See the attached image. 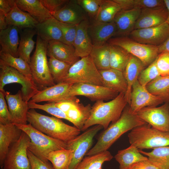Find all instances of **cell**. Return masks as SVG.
Wrapping results in <instances>:
<instances>
[{
    "instance_id": "8d00e7d4",
    "label": "cell",
    "mask_w": 169,
    "mask_h": 169,
    "mask_svg": "<svg viewBox=\"0 0 169 169\" xmlns=\"http://www.w3.org/2000/svg\"><path fill=\"white\" fill-rule=\"evenodd\" d=\"M150 152L139 150V152L147 156L148 160L159 169H169V146L156 148Z\"/></svg>"
},
{
    "instance_id": "6f0895ef",
    "label": "cell",
    "mask_w": 169,
    "mask_h": 169,
    "mask_svg": "<svg viewBox=\"0 0 169 169\" xmlns=\"http://www.w3.org/2000/svg\"><path fill=\"white\" fill-rule=\"evenodd\" d=\"M166 7L168 11V17L166 22L169 24V0H164Z\"/></svg>"
},
{
    "instance_id": "d4e9b609",
    "label": "cell",
    "mask_w": 169,
    "mask_h": 169,
    "mask_svg": "<svg viewBox=\"0 0 169 169\" xmlns=\"http://www.w3.org/2000/svg\"><path fill=\"white\" fill-rule=\"evenodd\" d=\"M19 29L14 26H8L5 29L0 31V52L8 54L18 57V51L20 39Z\"/></svg>"
},
{
    "instance_id": "816d5d0a",
    "label": "cell",
    "mask_w": 169,
    "mask_h": 169,
    "mask_svg": "<svg viewBox=\"0 0 169 169\" xmlns=\"http://www.w3.org/2000/svg\"><path fill=\"white\" fill-rule=\"evenodd\" d=\"M43 6L50 13L58 10L63 7L69 0H40Z\"/></svg>"
},
{
    "instance_id": "4dcf8cb0",
    "label": "cell",
    "mask_w": 169,
    "mask_h": 169,
    "mask_svg": "<svg viewBox=\"0 0 169 169\" xmlns=\"http://www.w3.org/2000/svg\"><path fill=\"white\" fill-rule=\"evenodd\" d=\"M115 158L120 165L119 169H130L134 164L148 159L132 145L125 149L119 151Z\"/></svg>"
},
{
    "instance_id": "d6a6232c",
    "label": "cell",
    "mask_w": 169,
    "mask_h": 169,
    "mask_svg": "<svg viewBox=\"0 0 169 169\" xmlns=\"http://www.w3.org/2000/svg\"><path fill=\"white\" fill-rule=\"evenodd\" d=\"M91 108L90 104L84 106L80 103L79 100L65 114L69 119V121L81 131L90 116Z\"/></svg>"
},
{
    "instance_id": "52a82bcc",
    "label": "cell",
    "mask_w": 169,
    "mask_h": 169,
    "mask_svg": "<svg viewBox=\"0 0 169 169\" xmlns=\"http://www.w3.org/2000/svg\"><path fill=\"white\" fill-rule=\"evenodd\" d=\"M62 82L87 83L104 86L99 71L89 55L81 58L72 65Z\"/></svg>"
},
{
    "instance_id": "f5cc1de1",
    "label": "cell",
    "mask_w": 169,
    "mask_h": 169,
    "mask_svg": "<svg viewBox=\"0 0 169 169\" xmlns=\"http://www.w3.org/2000/svg\"><path fill=\"white\" fill-rule=\"evenodd\" d=\"M130 169H159L148 159L138 162L133 165Z\"/></svg>"
},
{
    "instance_id": "603a6c76",
    "label": "cell",
    "mask_w": 169,
    "mask_h": 169,
    "mask_svg": "<svg viewBox=\"0 0 169 169\" xmlns=\"http://www.w3.org/2000/svg\"><path fill=\"white\" fill-rule=\"evenodd\" d=\"M47 55L71 65L80 59V58L76 55L73 45L59 41H51L48 42Z\"/></svg>"
},
{
    "instance_id": "7c38bea8",
    "label": "cell",
    "mask_w": 169,
    "mask_h": 169,
    "mask_svg": "<svg viewBox=\"0 0 169 169\" xmlns=\"http://www.w3.org/2000/svg\"><path fill=\"white\" fill-rule=\"evenodd\" d=\"M136 114L153 128L169 134V102H165L158 107H144Z\"/></svg>"
},
{
    "instance_id": "cb8c5ba5",
    "label": "cell",
    "mask_w": 169,
    "mask_h": 169,
    "mask_svg": "<svg viewBox=\"0 0 169 169\" xmlns=\"http://www.w3.org/2000/svg\"><path fill=\"white\" fill-rule=\"evenodd\" d=\"M89 23L88 19L77 25L73 46L76 55L79 58L89 56L93 47L88 31Z\"/></svg>"
},
{
    "instance_id": "4fadbf2b",
    "label": "cell",
    "mask_w": 169,
    "mask_h": 169,
    "mask_svg": "<svg viewBox=\"0 0 169 169\" xmlns=\"http://www.w3.org/2000/svg\"><path fill=\"white\" fill-rule=\"evenodd\" d=\"M128 36L140 43L158 47L169 37V24L166 22L156 26L135 29Z\"/></svg>"
},
{
    "instance_id": "f35d334b",
    "label": "cell",
    "mask_w": 169,
    "mask_h": 169,
    "mask_svg": "<svg viewBox=\"0 0 169 169\" xmlns=\"http://www.w3.org/2000/svg\"><path fill=\"white\" fill-rule=\"evenodd\" d=\"M109 45L110 68L123 72L131 54L120 46Z\"/></svg>"
},
{
    "instance_id": "484cf974",
    "label": "cell",
    "mask_w": 169,
    "mask_h": 169,
    "mask_svg": "<svg viewBox=\"0 0 169 169\" xmlns=\"http://www.w3.org/2000/svg\"><path fill=\"white\" fill-rule=\"evenodd\" d=\"M99 71L104 86L119 94H125L127 85L123 72L112 68Z\"/></svg>"
},
{
    "instance_id": "1f68e13d",
    "label": "cell",
    "mask_w": 169,
    "mask_h": 169,
    "mask_svg": "<svg viewBox=\"0 0 169 169\" xmlns=\"http://www.w3.org/2000/svg\"><path fill=\"white\" fill-rule=\"evenodd\" d=\"M20 34L18 56L29 64L31 60L30 55L35 44L33 38L36 34V31L35 28H27L22 31L20 30Z\"/></svg>"
},
{
    "instance_id": "7402d4cb",
    "label": "cell",
    "mask_w": 169,
    "mask_h": 169,
    "mask_svg": "<svg viewBox=\"0 0 169 169\" xmlns=\"http://www.w3.org/2000/svg\"><path fill=\"white\" fill-rule=\"evenodd\" d=\"M22 132L13 124H0V166L1 169L9 148L19 139Z\"/></svg>"
},
{
    "instance_id": "836d02e7",
    "label": "cell",
    "mask_w": 169,
    "mask_h": 169,
    "mask_svg": "<svg viewBox=\"0 0 169 169\" xmlns=\"http://www.w3.org/2000/svg\"><path fill=\"white\" fill-rule=\"evenodd\" d=\"M89 56L98 70L111 68L110 45L108 43L101 46H93Z\"/></svg>"
},
{
    "instance_id": "83f0119b",
    "label": "cell",
    "mask_w": 169,
    "mask_h": 169,
    "mask_svg": "<svg viewBox=\"0 0 169 169\" xmlns=\"http://www.w3.org/2000/svg\"><path fill=\"white\" fill-rule=\"evenodd\" d=\"M34 28L37 36L44 41L48 42L59 41L63 42L62 32L53 17L39 23Z\"/></svg>"
},
{
    "instance_id": "3957f363",
    "label": "cell",
    "mask_w": 169,
    "mask_h": 169,
    "mask_svg": "<svg viewBox=\"0 0 169 169\" xmlns=\"http://www.w3.org/2000/svg\"><path fill=\"white\" fill-rule=\"evenodd\" d=\"M96 101L92 106L90 116L81 131H84L93 125H100L106 129L110 122L114 123L120 117L127 105L125 94L120 93L112 100Z\"/></svg>"
},
{
    "instance_id": "7dc6e473",
    "label": "cell",
    "mask_w": 169,
    "mask_h": 169,
    "mask_svg": "<svg viewBox=\"0 0 169 169\" xmlns=\"http://www.w3.org/2000/svg\"><path fill=\"white\" fill-rule=\"evenodd\" d=\"M103 0H77V3L91 18L94 19L102 3Z\"/></svg>"
},
{
    "instance_id": "e0dca14e",
    "label": "cell",
    "mask_w": 169,
    "mask_h": 169,
    "mask_svg": "<svg viewBox=\"0 0 169 169\" xmlns=\"http://www.w3.org/2000/svg\"><path fill=\"white\" fill-rule=\"evenodd\" d=\"M117 30L114 21L109 23L93 19L90 23L88 33L93 46L103 45L112 37L115 36Z\"/></svg>"
},
{
    "instance_id": "4316f807",
    "label": "cell",
    "mask_w": 169,
    "mask_h": 169,
    "mask_svg": "<svg viewBox=\"0 0 169 169\" xmlns=\"http://www.w3.org/2000/svg\"><path fill=\"white\" fill-rule=\"evenodd\" d=\"M8 26H14L19 29L34 28L38 22L28 13L21 9L15 2L6 16Z\"/></svg>"
},
{
    "instance_id": "681fc988",
    "label": "cell",
    "mask_w": 169,
    "mask_h": 169,
    "mask_svg": "<svg viewBox=\"0 0 169 169\" xmlns=\"http://www.w3.org/2000/svg\"><path fill=\"white\" fill-rule=\"evenodd\" d=\"M5 92L0 91V124L3 125L12 123L9 111L5 100Z\"/></svg>"
},
{
    "instance_id": "bcb514c9",
    "label": "cell",
    "mask_w": 169,
    "mask_h": 169,
    "mask_svg": "<svg viewBox=\"0 0 169 169\" xmlns=\"http://www.w3.org/2000/svg\"><path fill=\"white\" fill-rule=\"evenodd\" d=\"M55 20L57 24L62 32L63 42L73 45L76 33L77 25L65 23Z\"/></svg>"
},
{
    "instance_id": "c3c4849f",
    "label": "cell",
    "mask_w": 169,
    "mask_h": 169,
    "mask_svg": "<svg viewBox=\"0 0 169 169\" xmlns=\"http://www.w3.org/2000/svg\"><path fill=\"white\" fill-rule=\"evenodd\" d=\"M156 67L161 76L169 75V54H159L156 59Z\"/></svg>"
},
{
    "instance_id": "5b68a950",
    "label": "cell",
    "mask_w": 169,
    "mask_h": 169,
    "mask_svg": "<svg viewBox=\"0 0 169 169\" xmlns=\"http://www.w3.org/2000/svg\"><path fill=\"white\" fill-rule=\"evenodd\" d=\"M48 43V42L37 36L35 49L29 64L33 80L40 90L56 84L48 66L47 59Z\"/></svg>"
},
{
    "instance_id": "ffe728a7",
    "label": "cell",
    "mask_w": 169,
    "mask_h": 169,
    "mask_svg": "<svg viewBox=\"0 0 169 169\" xmlns=\"http://www.w3.org/2000/svg\"><path fill=\"white\" fill-rule=\"evenodd\" d=\"M141 10L139 8L122 9L116 14L113 21L117 28L116 37L129 35L134 30L136 22Z\"/></svg>"
},
{
    "instance_id": "d590c367",
    "label": "cell",
    "mask_w": 169,
    "mask_h": 169,
    "mask_svg": "<svg viewBox=\"0 0 169 169\" xmlns=\"http://www.w3.org/2000/svg\"><path fill=\"white\" fill-rule=\"evenodd\" d=\"M122 9L121 6L115 0H103L94 19L105 23L112 22L116 14Z\"/></svg>"
},
{
    "instance_id": "d6986e66",
    "label": "cell",
    "mask_w": 169,
    "mask_h": 169,
    "mask_svg": "<svg viewBox=\"0 0 169 169\" xmlns=\"http://www.w3.org/2000/svg\"><path fill=\"white\" fill-rule=\"evenodd\" d=\"M73 84L61 82L39 90L29 101L38 103L43 101L57 102L67 99Z\"/></svg>"
},
{
    "instance_id": "44dd1931",
    "label": "cell",
    "mask_w": 169,
    "mask_h": 169,
    "mask_svg": "<svg viewBox=\"0 0 169 169\" xmlns=\"http://www.w3.org/2000/svg\"><path fill=\"white\" fill-rule=\"evenodd\" d=\"M168 14V11L166 6L142 9L136 22L134 30L161 25L166 21Z\"/></svg>"
},
{
    "instance_id": "8fae6325",
    "label": "cell",
    "mask_w": 169,
    "mask_h": 169,
    "mask_svg": "<svg viewBox=\"0 0 169 169\" xmlns=\"http://www.w3.org/2000/svg\"><path fill=\"white\" fill-rule=\"evenodd\" d=\"M103 128L100 125H95L67 143V149H72L74 151L69 169H75L90 150L94 137Z\"/></svg>"
},
{
    "instance_id": "7bdbcfd3",
    "label": "cell",
    "mask_w": 169,
    "mask_h": 169,
    "mask_svg": "<svg viewBox=\"0 0 169 169\" xmlns=\"http://www.w3.org/2000/svg\"><path fill=\"white\" fill-rule=\"evenodd\" d=\"M122 9L151 8L165 7L164 0H115Z\"/></svg>"
},
{
    "instance_id": "9a60e30c",
    "label": "cell",
    "mask_w": 169,
    "mask_h": 169,
    "mask_svg": "<svg viewBox=\"0 0 169 169\" xmlns=\"http://www.w3.org/2000/svg\"><path fill=\"white\" fill-rule=\"evenodd\" d=\"M119 93L105 87L87 83H75L71 86L67 97L82 95L92 101L113 99Z\"/></svg>"
},
{
    "instance_id": "30bf717a",
    "label": "cell",
    "mask_w": 169,
    "mask_h": 169,
    "mask_svg": "<svg viewBox=\"0 0 169 169\" xmlns=\"http://www.w3.org/2000/svg\"><path fill=\"white\" fill-rule=\"evenodd\" d=\"M30 139L22 131L19 139L11 146L2 169H31L28 156Z\"/></svg>"
},
{
    "instance_id": "ac0fdd59",
    "label": "cell",
    "mask_w": 169,
    "mask_h": 169,
    "mask_svg": "<svg viewBox=\"0 0 169 169\" xmlns=\"http://www.w3.org/2000/svg\"><path fill=\"white\" fill-rule=\"evenodd\" d=\"M50 13L57 20L72 24L77 25L88 19L87 14L76 0H69L61 8Z\"/></svg>"
},
{
    "instance_id": "9f6ffc18",
    "label": "cell",
    "mask_w": 169,
    "mask_h": 169,
    "mask_svg": "<svg viewBox=\"0 0 169 169\" xmlns=\"http://www.w3.org/2000/svg\"><path fill=\"white\" fill-rule=\"evenodd\" d=\"M6 16L1 13H0V30L6 29L8 27Z\"/></svg>"
},
{
    "instance_id": "f1b7e54d",
    "label": "cell",
    "mask_w": 169,
    "mask_h": 169,
    "mask_svg": "<svg viewBox=\"0 0 169 169\" xmlns=\"http://www.w3.org/2000/svg\"><path fill=\"white\" fill-rule=\"evenodd\" d=\"M145 68L142 62L136 57L131 54L129 59L123 72L127 85V90L125 97L127 103L131 102V94L133 84Z\"/></svg>"
},
{
    "instance_id": "7a4b0ae2",
    "label": "cell",
    "mask_w": 169,
    "mask_h": 169,
    "mask_svg": "<svg viewBox=\"0 0 169 169\" xmlns=\"http://www.w3.org/2000/svg\"><path fill=\"white\" fill-rule=\"evenodd\" d=\"M28 122L34 128L53 138L67 143L79 135L81 130L69 125L59 118L50 117L29 109Z\"/></svg>"
},
{
    "instance_id": "f546056e",
    "label": "cell",
    "mask_w": 169,
    "mask_h": 169,
    "mask_svg": "<svg viewBox=\"0 0 169 169\" xmlns=\"http://www.w3.org/2000/svg\"><path fill=\"white\" fill-rule=\"evenodd\" d=\"M14 1L19 8L29 13L39 23L53 17L40 0H14Z\"/></svg>"
},
{
    "instance_id": "ee69618b",
    "label": "cell",
    "mask_w": 169,
    "mask_h": 169,
    "mask_svg": "<svg viewBox=\"0 0 169 169\" xmlns=\"http://www.w3.org/2000/svg\"><path fill=\"white\" fill-rule=\"evenodd\" d=\"M28 105L29 109H38L44 110L58 118L65 119L69 120L66 114L55 105V102H49L43 105L28 101Z\"/></svg>"
},
{
    "instance_id": "8992f818",
    "label": "cell",
    "mask_w": 169,
    "mask_h": 169,
    "mask_svg": "<svg viewBox=\"0 0 169 169\" xmlns=\"http://www.w3.org/2000/svg\"><path fill=\"white\" fill-rule=\"evenodd\" d=\"M128 136L131 145L140 150L169 146V134L159 131L147 123L132 129Z\"/></svg>"
},
{
    "instance_id": "f907efd6",
    "label": "cell",
    "mask_w": 169,
    "mask_h": 169,
    "mask_svg": "<svg viewBox=\"0 0 169 169\" xmlns=\"http://www.w3.org/2000/svg\"><path fill=\"white\" fill-rule=\"evenodd\" d=\"M28 156L30 162L31 169H54L49 163L44 161L38 158L29 150Z\"/></svg>"
},
{
    "instance_id": "9c48e42d",
    "label": "cell",
    "mask_w": 169,
    "mask_h": 169,
    "mask_svg": "<svg viewBox=\"0 0 169 169\" xmlns=\"http://www.w3.org/2000/svg\"><path fill=\"white\" fill-rule=\"evenodd\" d=\"M0 91H4L5 85L17 83L22 86L21 92L23 99L28 102L39 90L33 79L28 78L16 69L0 60Z\"/></svg>"
},
{
    "instance_id": "db71d44e",
    "label": "cell",
    "mask_w": 169,
    "mask_h": 169,
    "mask_svg": "<svg viewBox=\"0 0 169 169\" xmlns=\"http://www.w3.org/2000/svg\"><path fill=\"white\" fill-rule=\"evenodd\" d=\"M14 3V0H0V13L6 16Z\"/></svg>"
},
{
    "instance_id": "e575fe53",
    "label": "cell",
    "mask_w": 169,
    "mask_h": 169,
    "mask_svg": "<svg viewBox=\"0 0 169 169\" xmlns=\"http://www.w3.org/2000/svg\"><path fill=\"white\" fill-rule=\"evenodd\" d=\"M73 151L67 149L53 151L49 154L47 159L51 162L54 169H69Z\"/></svg>"
},
{
    "instance_id": "ab89813d",
    "label": "cell",
    "mask_w": 169,
    "mask_h": 169,
    "mask_svg": "<svg viewBox=\"0 0 169 169\" xmlns=\"http://www.w3.org/2000/svg\"><path fill=\"white\" fill-rule=\"evenodd\" d=\"M146 87L152 94L162 97L165 102H169V75L160 76L147 84Z\"/></svg>"
},
{
    "instance_id": "60d3db41",
    "label": "cell",
    "mask_w": 169,
    "mask_h": 169,
    "mask_svg": "<svg viewBox=\"0 0 169 169\" xmlns=\"http://www.w3.org/2000/svg\"><path fill=\"white\" fill-rule=\"evenodd\" d=\"M0 60L26 77L33 79L29 64L21 58L15 57L8 54L0 52Z\"/></svg>"
},
{
    "instance_id": "6da1fadb",
    "label": "cell",
    "mask_w": 169,
    "mask_h": 169,
    "mask_svg": "<svg viewBox=\"0 0 169 169\" xmlns=\"http://www.w3.org/2000/svg\"><path fill=\"white\" fill-rule=\"evenodd\" d=\"M146 123L140 118L136 113H132L129 105H127L120 118L102 132L95 145L86 155H92L107 150L123 134Z\"/></svg>"
},
{
    "instance_id": "2e32d148",
    "label": "cell",
    "mask_w": 169,
    "mask_h": 169,
    "mask_svg": "<svg viewBox=\"0 0 169 169\" xmlns=\"http://www.w3.org/2000/svg\"><path fill=\"white\" fill-rule=\"evenodd\" d=\"M5 98L7 103L11 123L19 125L27 124V114L29 109L28 102L23 99L21 90L14 95L6 91Z\"/></svg>"
},
{
    "instance_id": "ba28073f",
    "label": "cell",
    "mask_w": 169,
    "mask_h": 169,
    "mask_svg": "<svg viewBox=\"0 0 169 169\" xmlns=\"http://www.w3.org/2000/svg\"><path fill=\"white\" fill-rule=\"evenodd\" d=\"M107 43L120 46L137 58L145 68L153 62L159 54L158 46L140 43L128 36L112 37Z\"/></svg>"
},
{
    "instance_id": "277c9868",
    "label": "cell",
    "mask_w": 169,
    "mask_h": 169,
    "mask_svg": "<svg viewBox=\"0 0 169 169\" xmlns=\"http://www.w3.org/2000/svg\"><path fill=\"white\" fill-rule=\"evenodd\" d=\"M14 124L30 138V142L28 150L44 162H49L47 156L50 152L67 149V143L46 135L35 129L30 123Z\"/></svg>"
},
{
    "instance_id": "f6af8a7d",
    "label": "cell",
    "mask_w": 169,
    "mask_h": 169,
    "mask_svg": "<svg viewBox=\"0 0 169 169\" xmlns=\"http://www.w3.org/2000/svg\"><path fill=\"white\" fill-rule=\"evenodd\" d=\"M160 76L156 67V59L142 71L138 77V80L142 85L146 86L147 84Z\"/></svg>"
},
{
    "instance_id": "74e56055",
    "label": "cell",
    "mask_w": 169,
    "mask_h": 169,
    "mask_svg": "<svg viewBox=\"0 0 169 169\" xmlns=\"http://www.w3.org/2000/svg\"><path fill=\"white\" fill-rule=\"evenodd\" d=\"M113 158L107 150L95 154L87 156L83 159L75 169H102L103 163Z\"/></svg>"
},
{
    "instance_id": "b9f144b4",
    "label": "cell",
    "mask_w": 169,
    "mask_h": 169,
    "mask_svg": "<svg viewBox=\"0 0 169 169\" xmlns=\"http://www.w3.org/2000/svg\"><path fill=\"white\" fill-rule=\"evenodd\" d=\"M48 64L50 72L56 84L62 82L71 66L53 57H49Z\"/></svg>"
},
{
    "instance_id": "5bb4252c",
    "label": "cell",
    "mask_w": 169,
    "mask_h": 169,
    "mask_svg": "<svg viewBox=\"0 0 169 169\" xmlns=\"http://www.w3.org/2000/svg\"><path fill=\"white\" fill-rule=\"evenodd\" d=\"M163 102L162 97L150 93L146 86L141 84L138 80L133 84L131 94V102L129 105L130 111L135 114L146 107L156 106Z\"/></svg>"
},
{
    "instance_id": "11a10c76",
    "label": "cell",
    "mask_w": 169,
    "mask_h": 169,
    "mask_svg": "<svg viewBox=\"0 0 169 169\" xmlns=\"http://www.w3.org/2000/svg\"><path fill=\"white\" fill-rule=\"evenodd\" d=\"M159 54L162 53L169 54V37L162 44L158 46Z\"/></svg>"
}]
</instances>
